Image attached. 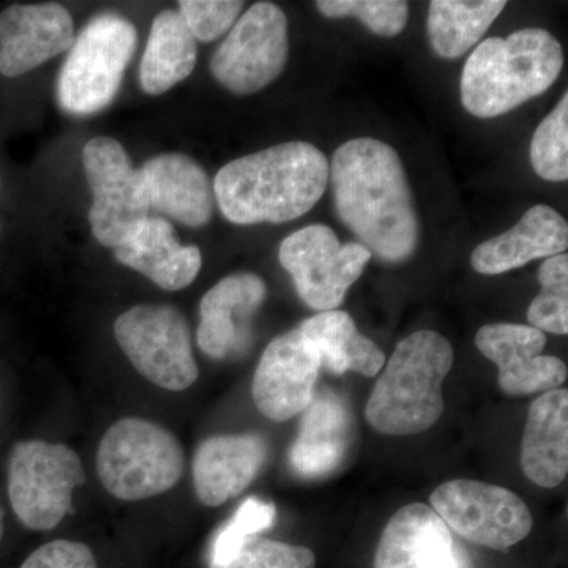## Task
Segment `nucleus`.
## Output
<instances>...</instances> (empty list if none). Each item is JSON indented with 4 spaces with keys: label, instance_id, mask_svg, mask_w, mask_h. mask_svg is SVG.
Returning <instances> with one entry per match:
<instances>
[{
    "label": "nucleus",
    "instance_id": "7",
    "mask_svg": "<svg viewBox=\"0 0 568 568\" xmlns=\"http://www.w3.org/2000/svg\"><path fill=\"white\" fill-rule=\"evenodd\" d=\"M85 481L73 448L21 440L9 462V497L14 515L31 530H51L73 511V491Z\"/></svg>",
    "mask_w": 568,
    "mask_h": 568
},
{
    "label": "nucleus",
    "instance_id": "11",
    "mask_svg": "<svg viewBox=\"0 0 568 568\" xmlns=\"http://www.w3.org/2000/svg\"><path fill=\"white\" fill-rule=\"evenodd\" d=\"M290 55L287 20L271 2H257L235 21L211 61L213 78L235 95L263 91L283 73Z\"/></svg>",
    "mask_w": 568,
    "mask_h": 568
},
{
    "label": "nucleus",
    "instance_id": "33",
    "mask_svg": "<svg viewBox=\"0 0 568 568\" xmlns=\"http://www.w3.org/2000/svg\"><path fill=\"white\" fill-rule=\"evenodd\" d=\"M20 568H99V566L88 545L61 538L37 548Z\"/></svg>",
    "mask_w": 568,
    "mask_h": 568
},
{
    "label": "nucleus",
    "instance_id": "23",
    "mask_svg": "<svg viewBox=\"0 0 568 568\" xmlns=\"http://www.w3.org/2000/svg\"><path fill=\"white\" fill-rule=\"evenodd\" d=\"M349 440V414L338 396L320 394L304 410L297 439L291 447V466L298 476L317 478L334 473Z\"/></svg>",
    "mask_w": 568,
    "mask_h": 568
},
{
    "label": "nucleus",
    "instance_id": "29",
    "mask_svg": "<svg viewBox=\"0 0 568 568\" xmlns=\"http://www.w3.org/2000/svg\"><path fill=\"white\" fill-rule=\"evenodd\" d=\"M275 517L274 504L248 497L213 537L209 566H224L233 560L250 540L274 526Z\"/></svg>",
    "mask_w": 568,
    "mask_h": 568
},
{
    "label": "nucleus",
    "instance_id": "30",
    "mask_svg": "<svg viewBox=\"0 0 568 568\" xmlns=\"http://www.w3.org/2000/svg\"><path fill=\"white\" fill-rule=\"evenodd\" d=\"M317 10L325 18H357L375 36L392 39L405 31L409 6L403 0H320Z\"/></svg>",
    "mask_w": 568,
    "mask_h": 568
},
{
    "label": "nucleus",
    "instance_id": "9",
    "mask_svg": "<svg viewBox=\"0 0 568 568\" xmlns=\"http://www.w3.org/2000/svg\"><path fill=\"white\" fill-rule=\"evenodd\" d=\"M82 164L92 192V234L103 246L118 248L151 213L140 170H134L121 142L108 136L93 138L84 145Z\"/></svg>",
    "mask_w": 568,
    "mask_h": 568
},
{
    "label": "nucleus",
    "instance_id": "28",
    "mask_svg": "<svg viewBox=\"0 0 568 568\" xmlns=\"http://www.w3.org/2000/svg\"><path fill=\"white\" fill-rule=\"evenodd\" d=\"M530 163L544 181L568 179V93L541 121L530 142Z\"/></svg>",
    "mask_w": 568,
    "mask_h": 568
},
{
    "label": "nucleus",
    "instance_id": "4",
    "mask_svg": "<svg viewBox=\"0 0 568 568\" xmlns=\"http://www.w3.org/2000/svg\"><path fill=\"white\" fill-rule=\"evenodd\" d=\"M454 365L446 336L420 331L398 343L365 407L366 422L388 436H414L443 416V384Z\"/></svg>",
    "mask_w": 568,
    "mask_h": 568
},
{
    "label": "nucleus",
    "instance_id": "26",
    "mask_svg": "<svg viewBox=\"0 0 568 568\" xmlns=\"http://www.w3.org/2000/svg\"><path fill=\"white\" fill-rule=\"evenodd\" d=\"M506 7L504 0H433L426 22L433 51L443 59L462 58L485 36Z\"/></svg>",
    "mask_w": 568,
    "mask_h": 568
},
{
    "label": "nucleus",
    "instance_id": "18",
    "mask_svg": "<svg viewBox=\"0 0 568 568\" xmlns=\"http://www.w3.org/2000/svg\"><path fill=\"white\" fill-rule=\"evenodd\" d=\"M267 444L257 435H222L203 440L193 458V484L203 506H223L250 487L263 469Z\"/></svg>",
    "mask_w": 568,
    "mask_h": 568
},
{
    "label": "nucleus",
    "instance_id": "10",
    "mask_svg": "<svg viewBox=\"0 0 568 568\" xmlns=\"http://www.w3.org/2000/svg\"><path fill=\"white\" fill-rule=\"evenodd\" d=\"M372 260L361 244L343 245L325 224H310L280 245V263L293 276L298 297L316 312H332Z\"/></svg>",
    "mask_w": 568,
    "mask_h": 568
},
{
    "label": "nucleus",
    "instance_id": "20",
    "mask_svg": "<svg viewBox=\"0 0 568 568\" xmlns=\"http://www.w3.org/2000/svg\"><path fill=\"white\" fill-rule=\"evenodd\" d=\"M568 224L549 205H534L507 233L474 250L470 265L481 275H500L540 257L566 253Z\"/></svg>",
    "mask_w": 568,
    "mask_h": 568
},
{
    "label": "nucleus",
    "instance_id": "1",
    "mask_svg": "<svg viewBox=\"0 0 568 568\" xmlns=\"http://www.w3.org/2000/svg\"><path fill=\"white\" fill-rule=\"evenodd\" d=\"M339 220L369 252L386 263H403L420 242V222L402 159L373 138L339 145L328 168Z\"/></svg>",
    "mask_w": 568,
    "mask_h": 568
},
{
    "label": "nucleus",
    "instance_id": "6",
    "mask_svg": "<svg viewBox=\"0 0 568 568\" xmlns=\"http://www.w3.org/2000/svg\"><path fill=\"white\" fill-rule=\"evenodd\" d=\"M136 28L115 13L88 22L71 44L58 80V100L71 115H92L110 106L136 50Z\"/></svg>",
    "mask_w": 568,
    "mask_h": 568
},
{
    "label": "nucleus",
    "instance_id": "22",
    "mask_svg": "<svg viewBox=\"0 0 568 568\" xmlns=\"http://www.w3.org/2000/svg\"><path fill=\"white\" fill-rule=\"evenodd\" d=\"M521 469L532 484L555 488L568 473V392H545L530 405L521 443Z\"/></svg>",
    "mask_w": 568,
    "mask_h": 568
},
{
    "label": "nucleus",
    "instance_id": "35",
    "mask_svg": "<svg viewBox=\"0 0 568 568\" xmlns=\"http://www.w3.org/2000/svg\"><path fill=\"white\" fill-rule=\"evenodd\" d=\"M0 189H2V179H0Z\"/></svg>",
    "mask_w": 568,
    "mask_h": 568
},
{
    "label": "nucleus",
    "instance_id": "3",
    "mask_svg": "<svg viewBox=\"0 0 568 568\" xmlns=\"http://www.w3.org/2000/svg\"><path fill=\"white\" fill-rule=\"evenodd\" d=\"M562 67V47L544 29L491 37L467 58L459 84L463 106L476 118H499L547 92Z\"/></svg>",
    "mask_w": 568,
    "mask_h": 568
},
{
    "label": "nucleus",
    "instance_id": "27",
    "mask_svg": "<svg viewBox=\"0 0 568 568\" xmlns=\"http://www.w3.org/2000/svg\"><path fill=\"white\" fill-rule=\"evenodd\" d=\"M540 294L529 306L530 327L555 335L568 334V256L548 257L538 271Z\"/></svg>",
    "mask_w": 568,
    "mask_h": 568
},
{
    "label": "nucleus",
    "instance_id": "34",
    "mask_svg": "<svg viewBox=\"0 0 568 568\" xmlns=\"http://www.w3.org/2000/svg\"><path fill=\"white\" fill-rule=\"evenodd\" d=\"M3 537V511L2 508H0V540H2Z\"/></svg>",
    "mask_w": 568,
    "mask_h": 568
},
{
    "label": "nucleus",
    "instance_id": "21",
    "mask_svg": "<svg viewBox=\"0 0 568 568\" xmlns=\"http://www.w3.org/2000/svg\"><path fill=\"white\" fill-rule=\"evenodd\" d=\"M114 256L164 291L185 290L203 265L200 248L182 245L173 224L160 216H149L125 244L114 248Z\"/></svg>",
    "mask_w": 568,
    "mask_h": 568
},
{
    "label": "nucleus",
    "instance_id": "32",
    "mask_svg": "<svg viewBox=\"0 0 568 568\" xmlns=\"http://www.w3.org/2000/svg\"><path fill=\"white\" fill-rule=\"evenodd\" d=\"M244 2L237 0H182L179 2V14L194 40L213 41L231 31Z\"/></svg>",
    "mask_w": 568,
    "mask_h": 568
},
{
    "label": "nucleus",
    "instance_id": "31",
    "mask_svg": "<svg viewBox=\"0 0 568 568\" xmlns=\"http://www.w3.org/2000/svg\"><path fill=\"white\" fill-rule=\"evenodd\" d=\"M315 552L298 545L268 538H253L224 566L209 568H315Z\"/></svg>",
    "mask_w": 568,
    "mask_h": 568
},
{
    "label": "nucleus",
    "instance_id": "5",
    "mask_svg": "<svg viewBox=\"0 0 568 568\" xmlns=\"http://www.w3.org/2000/svg\"><path fill=\"white\" fill-rule=\"evenodd\" d=\"M183 465L185 457L178 437L145 418L115 422L97 452V473L104 489L130 503L173 489L182 478Z\"/></svg>",
    "mask_w": 568,
    "mask_h": 568
},
{
    "label": "nucleus",
    "instance_id": "8",
    "mask_svg": "<svg viewBox=\"0 0 568 568\" xmlns=\"http://www.w3.org/2000/svg\"><path fill=\"white\" fill-rule=\"evenodd\" d=\"M114 335L130 364L156 387L182 392L196 383L190 327L174 306H133L115 320Z\"/></svg>",
    "mask_w": 568,
    "mask_h": 568
},
{
    "label": "nucleus",
    "instance_id": "15",
    "mask_svg": "<svg viewBox=\"0 0 568 568\" xmlns=\"http://www.w3.org/2000/svg\"><path fill=\"white\" fill-rule=\"evenodd\" d=\"M74 24L59 3H17L0 13V74L18 78L70 50Z\"/></svg>",
    "mask_w": 568,
    "mask_h": 568
},
{
    "label": "nucleus",
    "instance_id": "12",
    "mask_svg": "<svg viewBox=\"0 0 568 568\" xmlns=\"http://www.w3.org/2000/svg\"><path fill=\"white\" fill-rule=\"evenodd\" d=\"M433 510L466 540L491 549H507L525 540L534 518L521 497L510 489L476 480H452L437 487Z\"/></svg>",
    "mask_w": 568,
    "mask_h": 568
},
{
    "label": "nucleus",
    "instance_id": "16",
    "mask_svg": "<svg viewBox=\"0 0 568 568\" xmlns=\"http://www.w3.org/2000/svg\"><path fill=\"white\" fill-rule=\"evenodd\" d=\"M373 568H466L446 523L425 504L399 508L377 545Z\"/></svg>",
    "mask_w": 568,
    "mask_h": 568
},
{
    "label": "nucleus",
    "instance_id": "25",
    "mask_svg": "<svg viewBox=\"0 0 568 568\" xmlns=\"http://www.w3.org/2000/svg\"><path fill=\"white\" fill-rule=\"evenodd\" d=\"M196 40L181 14L164 10L152 21L151 33L142 55L140 82L148 95H162L186 80L196 67Z\"/></svg>",
    "mask_w": 568,
    "mask_h": 568
},
{
    "label": "nucleus",
    "instance_id": "17",
    "mask_svg": "<svg viewBox=\"0 0 568 568\" xmlns=\"http://www.w3.org/2000/svg\"><path fill=\"white\" fill-rule=\"evenodd\" d=\"M265 297L267 284L250 272L230 275L216 283L201 301L196 332L200 349L215 361L241 351L250 336V321Z\"/></svg>",
    "mask_w": 568,
    "mask_h": 568
},
{
    "label": "nucleus",
    "instance_id": "13",
    "mask_svg": "<svg viewBox=\"0 0 568 568\" xmlns=\"http://www.w3.org/2000/svg\"><path fill=\"white\" fill-rule=\"evenodd\" d=\"M321 366L320 354L298 327L276 336L254 373V405L274 422L298 416L315 398Z\"/></svg>",
    "mask_w": 568,
    "mask_h": 568
},
{
    "label": "nucleus",
    "instance_id": "14",
    "mask_svg": "<svg viewBox=\"0 0 568 568\" xmlns=\"http://www.w3.org/2000/svg\"><path fill=\"white\" fill-rule=\"evenodd\" d=\"M478 351L499 368L497 384L510 396L555 390L567 381V365L541 355L547 335L523 324H488L476 335Z\"/></svg>",
    "mask_w": 568,
    "mask_h": 568
},
{
    "label": "nucleus",
    "instance_id": "19",
    "mask_svg": "<svg viewBox=\"0 0 568 568\" xmlns=\"http://www.w3.org/2000/svg\"><path fill=\"white\" fill-rule=\"evenodd\" d=\"M149 209L189 227L211 222L213 185L207 174L183 153L153 156L140 170Z\"/></svg>",
    "mask_w": 568,
    "mask_h": 568
},
{
    "label": "nucleus",
    "instance_id": "2",
    "mask_svg": "<svg viewBox=\"0 0 568 568\" xmlns=\"http://www.w3.org/2000/svg\"><path fill=\"white\" fill-rule=\"evenodd\" d=\"M328 168L316 145L284 142L227 163L216 174L213 194L227 222H293L320 203Z\"/></svg>",
    "mask_w": 568,
    "mask_h": 568
},
{
    "label": "nucleus",
    "instance_id": "24",
    "mask_svg": "<svg viewBox=\"0 0 568 568\" xmlns=\"http://www.w3.org/2000/svg\"><path fill=\"white\" fill-rule=\"evenodd\" d=\"M298 331L315 347L321 364L335 375L353 372L372 377L386 364L383 351L357 331L353 317L346 312L317 313L304 321Z\"/></svg>",
    "mask_w": 568,
    "mask_h": 568
}]
</instances>
